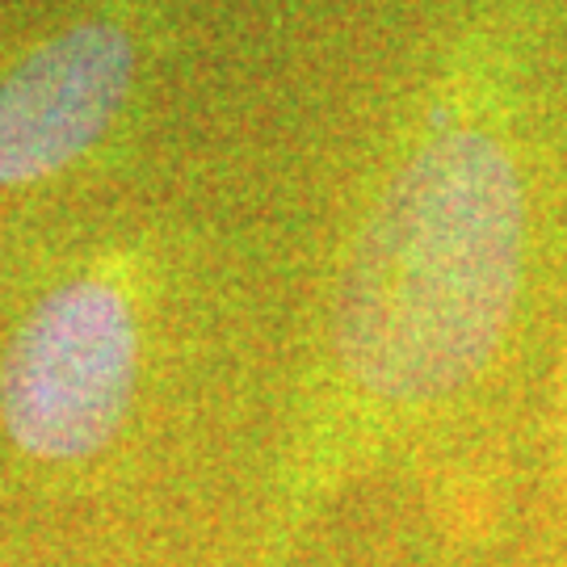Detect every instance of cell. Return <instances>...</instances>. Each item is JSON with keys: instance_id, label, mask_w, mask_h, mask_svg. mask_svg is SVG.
I'll return each mask as SVG.
<instances>
[{"instance_id": "cell-1", "label": "cell", "mask_w": 567, "mask_h": 567, "mask_svg": "<svg viewBox=\"0 0 567 567\" xmlns=\"http://www.w3.org/2000/svg\"><path fill=\"white\" fill-rule=\"evenodd\" d=\"M517 164L487 131L429 135L386 185L341 286L337 349L353 383L421 404L496 353L522 282Z\"/></svg>"}, {"instance_id": "cell-2", "label": "cell", "mask_w": 567, "mask_h": 567, "mask_svg": "<svg viewBox=\"0 0 567 567\" xmlns=\"http://www.w3.org/2000/svg\"><path fill=\"white\" fill-rule=\"evenodd\" d=\"M140 379L135 307L105 278L51 290L0 362V421L39 463H84L114 442Z\"/></svg>"}, {"instance_id": "cell-3", "label": "cell", "mask_w": 567, "mask_h": 567, "mask_svg": "<svg viewBox=\"0 0 567 567\" xmlns=\"http://www.w3.org/2000/svg\"><path fill=\"white\" fill-rule=\"evenodd\" d=\"M135 81V42L81 21L0 81V185H30L81 161L118 118Z\"/></svg>"}]
</instances>
